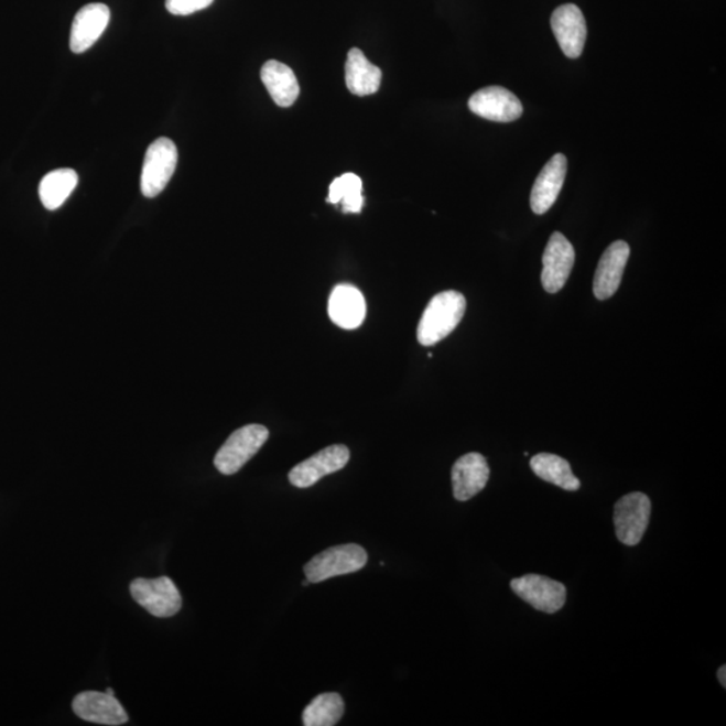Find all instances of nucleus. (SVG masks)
<instances>
[{"mask_svg":"<svg viewBox=\"0 0 726 726\" xmlns=\"http://www.w3.org/2000/svg\"><path fill=\"white\" fill-rule=\"evenodd\" d=\"M718 681L724 687L726 686V667L718 669Z\"/></svg>","mask_w":726,"mask_h":726,"instance_id":"obj_25","label":"nucleus"},{"mask_svg":"<svg viewBox=\"0 0 726 726\" xmlns=\"http://www.w3.org/2000/svg\"><path fill=\"white\" fill-rule=\"evenodd\" d=\"M366 564H368V553L362 546L339 545L328 548L310 560L304 566V575L310 583H322L328 578L361 571Z\"/></svg>","mask_w":726,"mask_h":726,"instance_id":"obj_2","label":"nucleus"},{"mask_svg":"<svg viewBox=\"0 0 726 726\" xmlns=\"http://www.w3.org/2000/svg\"><path fill=\"white\" fill-rule=\"evenodd\" d=\"M350 459V451L346 445L335 444L319 451L310 459L299 463L291 469L289 479L291 485L307 488L318 484L322 478L345 468Z\"/></svg>","mask_w":726,"mask_h":726,"instance_id":"obj_9","label":"nucleus"},{"mask_svg":"<svg viewBox=\"0 0 726 726\" xmlns=\"http://www.w3.org/2000/svg\"><path fill=\"white\" fill-rule=\"evenodd\" d=\"M630 252L627 242L615 241L603 253L594 280V294L599 301H607L618 291Z\"/></svg>","mask_w":726,"mask_h":726,"instance_id":"obj_12","label":"nucleus"},{"mask_svg":"<svg viewBox=\"0 0 726 726\" xmlns=\"http://www.w3.org/2000/svg\"><path fill=\"white\" fill-rule=\"evenodd\" d=\"M308 584H311V583H310L308 579L306 578V582H303V585H304V587H306V585H308Z\"/></svg>","mask_w":726,"mask_h":726,"instance_id":"obj_27","label":"nucleus"},{"mask_svg":"<svg viewBox=\"0 0 726 726\" xmlns=\"http://www.w3.org/2000/svg\"><path fill=\"white\" fill-rule=\"evenodd\" d=\"M328 315L340 328L354 329L361 326L366 316V302L361 291L349 284L335 286L329 295Z\"/></svg>","mask_w":726,"mask_h":726,"instance_id":"obj_17","label":"nucleus"},{"mask_svg":"<svg viewBox=\"0 0 726 726\" xmlns=\"http://www.w3.org/2000/svg\"><path fill=\"white\" fill-rule=\"evenodd\" d=\"M345 703L338 693H323L303 712V725L334 726L344 717Z\"/></svg>","mask_w":726,"mask_h":726,"instance_id":"obj_22","label":"nucleus"},{"mask_svg":"<svg viewBox=\"0 0 726 726\" xmlns=\"http://www.w3.org/2000/svg\"><path fill=\"white\" fill-rule=\"evenodd\" d=\"M651 516L650 498L643 492L627 494L615 505L614 523L616 535L627 546L642 541Z\"/></svg>","mask_w":726,"mask_h":726,"instance_id":"obj_5","label":"nucleus"},{"mask_svg":"<svg viewBox=\"0 0 726 726\" xmlns=\"http://www.w3.org/2000/svg\"><path fill=\"white\" fill-rule=\"evenodd\" d=\"M78 175L75 170L59 169L44 176L40 185V198L47 210H57L75 192Z\"/></svg>","mask_w":726,"mask_h":726,"instance_id":"obj_21","label":"nucleus"},{"mask_svg":"<svg viewBox=\"0 0 726 726\" xmlns=\"http://www.w3.org/2000/svg\"><path fill=\"white\" fill-rule=\"evenodd\" d=\"M511 589L523 602L545 614H556L566 602L565 585L545 576L527 575L514 578Z\"/></svg>","mask_w":726,"mask_h":726,"instance_id":"obj_7","label":"nucleus"},{"mask_svg":"<svg viewBox=\"0 0 726 726\" xmlns=\"http://www.w3.org/2000/svg\"><path fill=\"white\" fill-rule=\"evenodd\" d=\"M466 297L457 291H444L431 299L418 327V339L433 346L447 338L466 313Z\"/></svg>","mask_w":726,"mask_h":726,"instance_id":"obj_1","label":"nucleus"},{"mask_svg":"<svg viewBox=\"0 0 726 726\" xmlns=\"http://www.w3.org/2000/svg\"><path fill=\"white\" fill-rule=\"evenodd\" d=\"M451 478H453L454 497L460 502H466L484 490L490 478V467L484 455L469 453L456 460Z\"/></svg>","mask_w":726,"mask_h":726,"instance_id":"obj_15","label":"nucleus"},{"mask_svg":"<svg viewBox=\"0 0 726 726\" xmlns=\"http://www.w3.org/2000/svg\"><path fill=\"white\" fill-rule=\"evenodd\" d=\"M111 11L102 3H90L77 12L71 32L73 53L82 54L94 46L108 26Z\"/></svg>","mask_w":726,"mask_h":726,"instance_id":"obj_13","label":"nucleus"},{"mask_svg":"<svg viewBox=\"0 0 726 726\" xmlns=\"http://www.w3.org/2000/svg\"><path fill=\"white\" fill-rule=\"evenodd\" d=\"M575 248L560 231H554L542 256L541 282L549 294H557L564 289L575 264Z\"/></svg>","mask_w":726,"mask_h":726,"instance_id":"obj_8","label":"nucleus"},{"mask_svg":"<svg viewBox=\"0 0 726 726\" xmlns=\"http://www.w3.org/2000/svg\"><path fill=\"white\" fill-rule=\"evenodd\" d=\"M215 0H166V9L173 15H192L194 12L205 10Z\"/></svg>","mask_w":726,"mask_h":726,"instance_id":"obj_24","label":"nucleus"},{"mask_svg":"<svg viewBox=\"0 0 726 726\" xmlns=\"http://www.w3.org/2000/svg\"><path fill=\"white\" fill-rule=\"evenodd\" d=\"M106 693L109 694V695H115L113 689H111V687H108Z\"/></svg>","mask_w":726,"mask_h":726,"instance_id":"obj_26","label":"nucleus"},{"mask_svg":"<svg viewBox=\"0 0 726 726\" xmlns=\"http://www.w3.org/2000/svg\"><path fill=\"white\" fill-rule=\"evenodd\" d=\"M552 30L567 58H578L587 41V22L576 4L560 6L552 14Z\"/></svg>","mask_w":726,"mask_h":726,"instance_id":"obj_11","label":"nucleus"},{"mask_svg":"<svg viewBox=\"0 0 726 726\" xmlns=\"http://www.w3.org/2000/svg\"><path fill=\"white\" fill-rule=\"evenodd\" d=\"M382 72L378 66L369 63L365 54L353 47L347 54L346 85L347 89L356 96L375 95L381 87Z\"/></svg>","mask_w":726,"mask_h":726,"instance_id":"obj_19","label":"nucleus"},{"mask_svg":"<svg viewBox=\"0 0 726 726\" xmlns=\"http://www.w3.org/2000/svg\"><path fill=\"white\" fill-rule=\"evenodd\" d=\"M261 82L279 107H291L301 95L295 73L279 61L271 59L262 66Z\"/></svg>","mask_w":726,"mask_h":726,"instance_id":"obj_18","label":"nucleus"},{"mask_svg":"<svg viewBox=\"0 0 726 726\" xmlns=\"http://www.w3.org/2000/svg\"><path fill=\"white\" fill-rule=\"evenodd\" d=\"M178 163V150L173 140H155L145 152L140 188L144 197L155 198L169 185Z\"/></svg>","mask_w":726,"mask_h":726,"instance_id":"obj_4","label":"nucleus"},{"mask_svg":"<svg viewBox=\"0 0 726 726\" xmlns=\"http://www.w3.org/2000/svg\"><path fill=\"white\" fill-rule=\"evenodd\" d=\"M530 467L537 477L554 486L564 488L566 491H577L579 480L572 473L570 463L563 457L553 454H539L530 460Z\"/></svg>","mask_w":726,"mask_h":726,"instance_id":"obj_20","label":"nucleus"},{"mask_svg":"<svg viewBox=\"0 0 726 726\" xmlns=\"http://www.w3.org/2000/svg\"><path fill=\"white\" fill-rule=\"evenodd\" d=\"M270 437V431L259 424H250L235 431L219 448L215 466L224 475H234L259 453Z\"/></svg>","mask_w":726,"mask_h":726,"instance_id":"obj_3","label":"nucleus"},{"mask_svg":"<svg viewBox=\"0 0 726 726\" xmlns=\"http://www.w3.org/2000/svg\"><path fill=\"white\" fill-rule=\"evenodd\" d=\"M362 180L356 174L338 176L329 185L327 203L342 205L344 213H359L364 207Z\"/></svg>","mask_w":726,"mask_h":726,"instance_id":"obj_23","label":"nucleus"},{"mask_svg":"<svg viewBox=\"0 0 726 726\" xmlns=\"http://www.w3.org/2000/svg\"><path fill=\"white\" fill-rule=\"evenodd\" d=\"M566 170V156L556 154L537 176L532 194H530V206L535 215H545L556 203L564 185Z\"/></svg>","mask_w":726,"mask_h":726,"instance_id":"obj_16","label":"nucleus"},{"mask_svg":"<svg viewBox=\"0 0 726 726\" xmlns=\"http://www.w3.org/2000/svg\"><path fill=\"white\" fill-rule=\"evenodd\" d=\"M130 590L133 600L156 618H170L181 611L182 596L169 577L133 579Z\"/></svg>","mask_w":726,"mask_h":726,"instance_id":"obj_6","label":"nucleus"},{"mask_svg":"<svg viewBox=\"0 0 726 726\" xmlns=\"http://www.w3.org/2000/svg\"><path fill=\"white\" fill-rule=\"evenodd\" d=\"M469 111L497 123H510L523 113L522 102L509 89L487 87L475 91L468 101Z\"/></svg>","mask_w":726,"mask_h":726,"instance_id":"obj_10","label":"nucleus"},{"mask_svg":"<svg viewBox=\"0 0 726 726\" xmlns=\"http://www.w3.org/2000/svg\"><path fill=\"white\" fill-rule=\"evenodd\" d=\"M72 706L84 722L101 725H123L128 722L124 707L115 695L106 692H83L76 695Z\"/></svg>","mask_w":726,"mask_h":726,"instance_id":"obj_14","label":"nucleus"}]
</instances>
